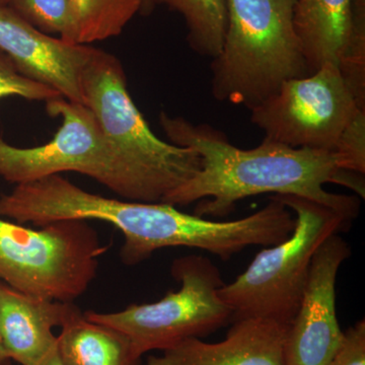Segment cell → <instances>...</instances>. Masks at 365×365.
<instances>
[{"label":"cell","mask_w":365,"mask_h":365,"mask_svg":"<svg viewBox=\"0 0 365 365\" xmlns=\"http://www.w3.org/2000/svg\"><path fill=\"white\" fill-rule=\"evenodd\" d=\"M160 123L170 143L193 148L202 158L201 170L168 194L163 203L177 207L198 202L194 215L225 217L235 210L237 201L272 194L309 199L350 222L359 215V197L325 189V185L334 182L364 198V175L341 169L332 151L292 148L267 140L258 148L241 150L209 125H194L165 112L160 113Z\"/></svg>","instance_id":"6da1fadb"},{"label":"cell","mask_w":365,"mask_h":365,"mask_svg":"<svg viewBox=\"0 0 365 365\" xmlns=\"http://www.w3.org/2000/svg\"><path fill=\"white\" fill-rule=\"evenodd\" d=\"M297 0H227L222 49L211 62L216 100L258 107L292 79L309 76L295 32Z\"/></svg>","instance_id":"7a4b0ae2"},{"label":"cell","mask_w":365,"mask_h":365,"mask_svg":"<svg viewBox=\"0 0 365 365\" xmlns=\"http://www.w3.org/2000/svg\"><path fill=\"white\" fill-rule=\"evenodd\" d=\"M270 197L294 213V232L284 242L262 250L244 273L220 288V297L234 313L232 323L260 318L289 327L317 250L330 235L345 232L352 222L337 211L302 197Z\"/></svg>","instance_id":"3957f363"},{"label":"cell","mask_w":365,"mask_h":365,"mask_svg":"<svg viewBox=\"0 0 365 365\" xmlns=\"http://www.w3.org/2000/svg\"><path fill=\"white\" fill-rule=\"evenodd\" d=\"M51 117L61 126L49 143L21 148L0 138V177L25 184L64 172L96 180L124 200L158 203L160 197L138 170L105 138L86 106L57 98L46 102Z\"/></svg>","instance_id":"277c9868"},{"label":"cell","mask_w":365,"mask_h":365,"mask_svg":"<svg viewBox=\"0 0 365 365\" xmlns=\"http://www.w3.org/2000/svg\"><path fill=\"white\" fill-rule=\"evenodd\" d=\"M107 250L86 220L34 230L0 217V280L26 294L73 302L95 279Z\"/></svg>","instance_id":"5b68a950"},{"label":"cell","mask_w":365,"mask_h":365,"mask_svg":"<svg viewBox=\"0 0 365 365\" xmlns=\"http://www.w3.org/2000/svg\"><path fill=\"white\" fill-rule=\"evenodd\" d=\"M81 93L105 138L148 181L160 201L195 176L202 158L195 150L158 138L127 90L114 55L96 49L81 74Z\"/></svg>","instance_id":"8992f818"},{"label":"cell","mask_w":365,"mask_h":365,"mask_svg":"<svg viewBox=\"0 0 365 365\" xmlns=\"http://www.w3.org/2000/svg\"><path fill=\"white\" fill-rule=\"evenodd\" d=\"M170 272L181 283L178 292H168L151 304H131L116 313L88 311L86 318L125 334L141 357L191 338L201 339L232 323V309L220 295L225 285L222 274L207 257L178 258Z\"/></svg>","instance_id":"52a82bcc"},{"label":"cell","mask_w":365,"mask_h":365,"mask_svg":"<svg viewBox=\"0 0 365 365\" xmlns=\"http://www.w3.org/2000/svg\"><path fill=\"white\" fill-rule=\"evenodd\" d=\"M359 109L339 66L327 63L306 78L283 83L251 110V121L264 132V140L333 153Z\"/></svg>","instance_id":"ba28073f"},{"label":"cell","mask_w":365,"mask_h":365,"mask_svg":"<svg viewBox=\"0 0 365 365\" xmlns=\"http://www.w3.org/2000/svg\"><path fill=\"white\" fill-rule=\"evenodd\" d=\"M351 250L339 234L330 235L314 253L299 309L288 328L287 365H329L342 343L336 313V281Z\"/></svg>","instance_id":"9c48e42d"},{"label":"cell","mask_w":365,"mask_h":365,"mask_svg":"<svg viewBox=\"0 0 365 365\" xmlns=\"http://www.w3.org/2000/svg\"><path fill=\"white\" fill-rule=\"evenodd\" d=\"M0 50L26 78L83 104L81 74L96 48L53 38L0 4Z\"/></svg>","instance_id":"30bf717a"},{"label":"cell","mask_w":365,"mask_h":365,"mask_svg":"<svg viewBox=\"0 0 365 365\" xmlns=\"http://www.w3.org/2000/svg\"><path fill=\"white\" fill-rule=\"evenodd\" d=\"M288 328L267 319H239L220 342L191 338L150 355L143 365H287Z\"/></svg>","instance_id":"8fae6325"},{"label":"cell","mask_w":365,"mask_h":365,"mask_svg":"<svg viewBox=\"0 0 365 365\" xmlns=\"http://www.w3.org/2000/svg\"><path fill=\"white\" fill-rule=\"evenodd\" d=\"M81 311L73 302L26 294L0 282V340L9 359L21 365H43L57 351L61 328Z\"/></svg>","instance_id":"7c38bea8"},{"label":"cell","mask_w":365,"mask_h":365,"mask_svg":"<svg viewBox=\"0 0 365 365\" xmlns=\"http://www.w3.org/2000/svg\"><path fill=\"white\" fill-rule=\"evenodd\" d=\"M352 0H297L294 23L309 74L339 66L349 34Z\"/></svg>","instance_id":"4fadbf2b"},{"label":"cell","mask_w":365,"mask_h":365,"mask_svg":"<svg viewBox=\"0 0 365 365\" xmlns=\"http://www.w3.org/2000/svg\"><path fill=\"white\" fill-rule=\"evenodd\" d=\"M57 352L63 365H141L130 339L79 311L61 327Z\"/></svg>","instance_id":"5bb4252c"},{"label":"cell","mask_w":365,"mask_h":365,"mask_svg":"<svg viewBox=\"0 0 365 365\" xmlns=\"http://www.w3.org/2000/svg\"><path fill=\"white\" fill-rule=\"evenodd\" d=\"M181 14L188 28L190 47L201 56L215 58L227 29V0H153Z\"/></svg>","instance_id":"9a60e30c"},{"label":"cell","mask_w":365,"mask_h":365,"mask_svg":"<svg viewBox=\"0 0 365 365\" xmlns=\"http://www.w3.org/2000/svg\"><path fill=\"white\" fill-rule=\"evenodd\" d=\"M76 26V43L88 45L116 37L136 14L144 0H71Z\"/></svg>","instance_id":"2e32d148"},{"label":"cell","mask_w":365,"mask_h":365,"mask_svg":"<svg viewBox=\"0 0 365 365\" xmlns=\"http://www.w3.org/2000/svg\"><path fill=\"white\" fill-rule=\"evenodd\" d=\"M7 6L41 32L78 44L71 0H9Z\"/></svg>","instance_id":"e0dca14e"},{"label":"cell","mask_w":365,"mask_h":365,"mask_svg":"<svg viewBox=\"0 0 365 365\" xmlns=\"http://www.w3.org/2000/svg\"><path fill=\"white\" fill-rule=\"evenodd\" d=\"M339 69L357 105L365 110V0H352L349 34Z\"/></svg>","instance_id":"ac0fdd59"},{"label":"cell","mask_w":365,"mask_h":365,"mask_svg":"<svg viewBox=\"0 0 365 365\" xmlns=\"http://www.w3.org/2000/svg\"><path fill=\"white\" fill-rule=\"evenodd\" d=\"M19 97L29 101H47L62 98L50 86L26 78L11 58L0 50V98Z\"/></svg>","instance_id":"d6986e66"},{"label":"cell","mask_w":365,"mask_h":365,"mask_svg":"<svg viewBox=\"0 0 365 365\" xmlns=\"http://www.w3.org/2000/svg\"><path fill=\"white\" fill-rule=\"evenodd\" d=\"M343 170L364 175L365 110H359L341 134L333 151Z\"/></svg>","instance_id":"ffe728a7"},{"label":"cell","mask_w":365,"mask_h":365,"mask_svg":"<svg viewBox=\"0 0 365 365\" xmlns=\"http://www.w3.org/2000/svg\"><path fill=\"white\" fill-rule=\"evenodd\" d=\"M329 365H365L364 319L345 331L339 349Z\"/></svg>","instance_id":"44dd1931"},{"label":"cell","mask_w":365,"mask_h":365,"mask_svg":"<svg viewBox=\"0 0 365 365\" xmlns=\"http://www.w3.org/2000/svg\"><path fill=\"white\" fill-rule=\"evenodd\" d=\"M1 282V280H0ZM11 359H9V355L6 350H4V345H2L1 340H0V365H11Z\"/></svg>","instance_id":"7402d4cb"},{"label":"cell","mask_w":365,"mask_h":365,"mask_svg":"<svg viewBox=\"0 0 365 365\" xmlns=\"http://www.w3.org/2000/svg\"><path fill=\"white\" fill-rule=\"evenodd\" d=\"M43 365H63V364H62L61 360L59 359L58 352L56 351Z\"/></svg>","instance_id":"603a6c76"},{"label":"cell","mask_w":365,"mask_h":365,"mask_svg":"<svg viewBox=\"0 0 365 365\" xmlns=\"http://www.w3.org/2000/svg\"><path fill=\"white\" fill-rule=\"evenodd\" d=\"M153 0H144V7L143 13L148 14L153 6Z\"/></svg>","instance_id":"cb8c5ba5"},{"label":"cell","mask_w":365,"mask_h":365,"mask_svg":"<svg viewBox=\"0 0 365 365\" xmlns=\"http://www.w3.org/2000/svg\"><path fill=\"white\" fill-rule=\"evenodd\" d=\"M9 0H0V4H4V6H6L7 4H9Z\"/></svg>","instance_id":"d4e9b609"}]
</instances>
